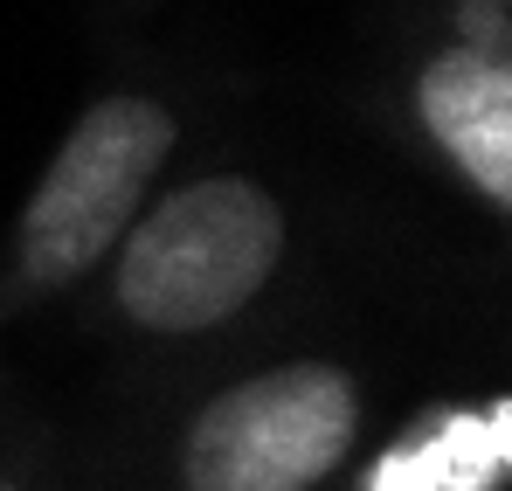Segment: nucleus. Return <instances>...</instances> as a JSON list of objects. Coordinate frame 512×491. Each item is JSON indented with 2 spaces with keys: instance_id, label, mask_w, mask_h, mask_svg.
I'll return each mask as SVG.
<instances>
[{
  "instance_id": "4",
  "label": "nucleus",
  "mask_w": 512,
  "mask_h": 491,
  "mask_svg": "<svg viewBox=\"0 0 512 491\" xmlns=\"http://www.w3.org/2000/svg\"><path fill=\"white\" fill-rule=\"evenodd\" d=\"M381 132L450 187L492 243L512 222V14L436 0L409 35H395L374 83Z\"/></svg>"
},
{
  "instance_id": "7",
  "label": "nucleus",
  "mask_w": 512,
  "mask_h": 491,
  "mask_svg": "<svg viewBox=\"0 0 512 491\" xmlns=\"http://www.w3.org/2000/svg\"><path fill=\"white\" fill-rule=\"evenodd\" d=\"M42 312V298L14 277V270H0V326H14V319H35Z\"/></svg>"
},
{
  "instance_id": "2",
  "label": "nucleus",
  "mask_w": 512,
  "mask_h": 491,
  "mask_svg": "<svg viewBox=\"0 0 512 491\" xmlns=\"http://www.w3.org/2000/svg\"><path fill=\"white\" fill-rule=\"evenodd\" d=\"M388 422V353L340 319L215 367L118 381L70 491H340Z\"/></svg>"
},
{
  "instance_id": "3",
  "label": "nucleus",
  "mask_w": 512,
  "mask_h": 491,
  "mask_svg": "<svg viewBox=\"0 0 512 491\" xmlns=\"http://www.w3.org/2000/svg\"><path fill=\"white\" fill-rule=\"evenodd\" d=\"M187 146H194L187 90L160 77L104 83L97 97H84V111L63 125L42 173L28 180L0 243V270H14L42 298V312L63 305Z\"/></svg>"
},
{
  "instance_id": "8",
  "label": "nucleus",
  "mask_w": 512,
  "mask_h": 491,
  "mask_svg": "<svg viewBox=\"0 0 512 491\" xmlns=\"http://www.w3.org/2000/svg\"><path fill=\"white\" fill-rule=\"evenodd\" d=\"M471 7H499V14H512V0H471Z\"/></svg>"
},
{
  "instance_id": "1",
  "label": "nucleus",
  "mask_w": 512,
  "mask_h": 491,
  "mask_svg": "<svg viewBox=\"0 0 512 491\" xmlns=\"http://www.w3.org/2000/svg\"><path fill=\"white\" fill-rule=\"evenodd\" d=\"M63 305L118 381L277 346L333 319V208L263 153L187 146Z\"/></svg>"
},
{
  "instance_id": "5",
  "label": "nucleus",
  "mask_w": 512,
  "mask_h": 491,
  "mask_svg": "<svg viewBox=\"0 0 512 491\" xmlns=\"http://www.w3.org/2000/svg\"><path fill=\"white\" fill-rule=\"evenodd\" d=\"M506 402L485 409H423L402 429H374V443L353 457V491H499L506 485Z\"/></svg>"
},
{
  "instance_id": "6",
  "label": "nucleus",
  "mask_w": 512,
  "mask_h": 491,
  "mask_svg": "<svg viewBox=\"0 0 512 491\" xmlns=\"http://www.w3.org/2000/svg\"><path fill=\"white\" fill-rule=\"evenodd\" d=\"M70 429L0 374V491H70Z\"/></svg>"
}]
</instances>
